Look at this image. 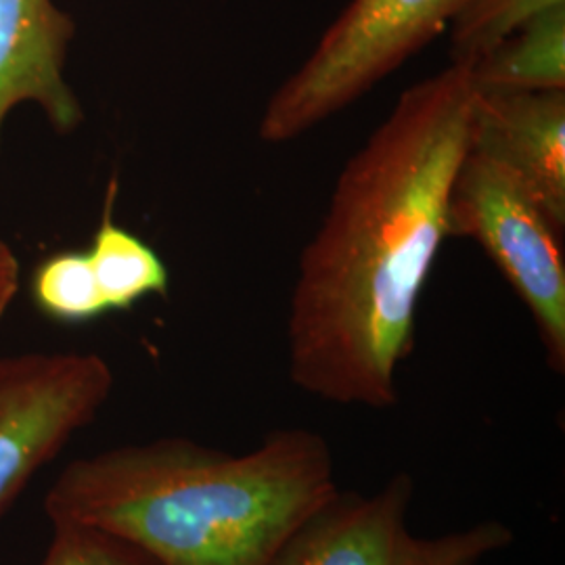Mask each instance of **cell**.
<instances>
[{"instance_id":"1","label":"cell","mask_w":565,"mask_h":565,"mask_svg":"<svg viewBox=\"0 0 565 565\" xmlns=\"http://www.w3.org/2000/svg\"><path fill=\"white\" fill-rule=\"evenodd\" d=\"M476 99L469 70L450 63L406 88L343 166L289 298L287 369L306 394L343 406L398 403V366L448 237Z\"/></svg>"},{"instance_id":"2","label":"cell","mask_w":565,"mask_h":565,"mask_svg":"<svg viewBox=\"0 0 565 565\" xmlns=\"http://www.w3.org/2000/svg\"><path fill=\"white\" fill-rule=\"evenodd\" d=\"M338 490L323 436L282 427L243 455L172 436L74 459L44 513L116 536L153 565H270Z\"/></svg>"},{"instance_id":"3","label":"cell","mask_w":565,"mask_h":565,"mask_svg":"<svg viewBox=\"0 0 565 565\" xmlns=\"http://www.w3.org/2000/svg\"><path fill=\"white\" fill-rule=\"evenodd\" d=\"M465 2L350 0L308 60L264 105L260 141H294L361 102L450 25Z\"/></svg>"},{"instance_id":"4","label":"cell","mask_w":565,"mask_h":565,"mask_svg":"<svg viewBox=\"0 0 565 565\" xmlns=\"http://www.w3.org/2000/svg\"><path fill=\"white\" fill-rule=\"evenodd\" d=\"M448 237L480 243L522 300L546 363L565 373V258L562 235L507 163L471 147L448 198Z\"/></svg>"},{"instance_id":"5","label":"cell","mask_w":565,"mask_h":565,"mask_svg":"<svg viewBox=\"0 0 565 565\" xmlns=\"http://www.w3.org/2000/svg\"><path fill=\"white\" fill-rule=\"evenodd\" d=\"M413 494L408 473H396L373 494L338 490L296 527L270 565H480L515 539L499 520L417 536L408 525Z\"/></svg>"},{"instance_id":"6","label":"cell","mask_w":565,"mask_h":565,"mask_svg":"<svg viewBox=\"0 0 565 565\" xmlns=\"http://www.w3.org/2000/svg\"><path fill=\"white\" fill-rule=\"evenodd\" d=\"M114 390V371L93 352L0 356V518L93 424Z\"/></svg>"},{"instance_id":"7","label":"cell","mask_w":565,"mask_h":565,"mask_svg":"<svg viewBox=\"0 0 565 565\" xmlns=\"http://www.w3.org/2000/svg\"><path fill=\"white\" fill-rule=\"evenodd\" d=\"M478 88L471 147L507 163L565 231V90Z\"/></svg>"},{"instance_id":"8","label":"cell","mask_w":565,"mask_h":565,"mask_svg":"<svg viewBox=\"0 0 565 565\" xmlns=\"http://www.w3.org/2000/svg\"><path fill=\"white\" fill-rule=\"evenodd\" d=\"M74 21L55 0H0V139L9 114L34 103L57 132L84 120L65 81Z\"/></svg>"},{"instance_id":"9","label":"cell","mask_w":565,"mask_h":565,"mask_svg":"<svg viewBox=\"0 0 565 565\" xmlns=\"http://www.w3.org/2000/svg\"><path fill=\"white\" fill-rule=\"evenodd\" d=\"M114 198L116 182L109 184L102 223L86 254L109 312H124L145 298H166L170 289V273L149 243L114 221Z\"/></svg>"},{"instance_id":"10","label":"cell","mask_w":565,"mask_h":565,"mask_svg":"<svg viewBox=\"0 0 565 565\" xmlns=\"http://www.w3.org/2000/svg\"><path fill=\"white\" fill-rule=\"evenodd\" d=\"M467 70L480 88L565 90V9L527 23Z\"/></svg>"},{"instance_id":"11","label":"cell","mask_w":565,"mask_h":565,"mask_svg":"<svg viewBox=\"0 0 565 565\" xmlns=\"http://www.w3.org/2000/svg\"><path fill=\"white\" fill-rule=\"evenodd\" d=\"M30 296L42 317L55 323H90L109 315L86 252L46 256L32 273Z\"/></svg>"},{"instance_id":"12","label":"cell","mask_w":565,"mask_h":565,"mask_svg":"<svg viewBox=\"0 0 565 565\" xmlns=\"http://www.w3.org/2000/svg\"><path fill=\"white\" fill-rule=\"evenodd\" d=\"M562 9L565 0H467L450 23V63L471 67L527 23Z\"/></svg>"},{"instance_id":"13","label":"cell","mask_w":565,"mask_h":565,"mask_svg":"<svg viewBox=\"0 0 565 565\" xmlns=\"http://www.w3.org/2000/svg\"><path fill=\"white\" fill-rule=\"evenodd\" d=\"M39 565H153L139 548L99 530L51 524V541Z\"/></svg>"},{"instance_id":"14","label":"cell","mask_w":565,"mask_h":565,"mask_svg":"<svg viewBox=\"0 0 565 565\" xmlns=\"http://www.w3.org/2000/svg\"><path fill=\"white\" fill-rule=\"evenodd\" d=\"M21 266L15 252L0 239V323L20 291Z\"/></svg>"}]
</instances>
